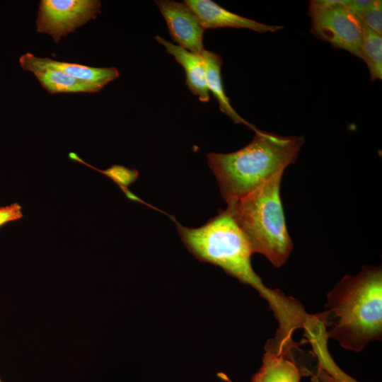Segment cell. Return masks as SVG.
Masks as SVG:
<instances>
[{"label": "cell", "mask_w": 382, "mask_h": 382, "mask_svg": "<svg viewBox=\"0 0 382 382\" xmlns=\"http://www.w3.org/2000/svg\"><path fill=\"white\" fill-rule=\"evenodd\" d=\"M219 212L199 228H187L176 222L183 243L199 260L220 267L241 283L255 289L268 302L279 323L274 337L292 340L297 329L306 326L311 315L296 299L264 284L252 267L253 253L244 233L226 210Z\"/></svg>", "instance_id": "cell-1"}, {"label": "cell", "mask_w": 382, "mask_h": 382, "mask_svg": "<svg viewBox=\"0 0 382 382\" xmlns=\"http://www.w3.org/2000/svg\"><path fill=\"white\" fill-rule=\"evenodd\" d=\"M325 318H331L328 338L345 349L361 352L382 335V270L364 266L357 276H345L328 293ZM327 323V322H326Z\"/></svg>", "instance_id": "cell-2"}, {"label": "cell", "mask_w": 382, "mask_h": 382, "mask_svg": "<svg viewBox=\"0 0 382 382\" xmlns=\"http://www.w3.org/2000/svg\"><path fill=\"white\" fill-rule=\"evenodd\" d=\"M303 137L280 136L260 129L252 141L229 154L210 153L208 164L227 203L249 195L295 163Z\"/></svg>", "instance_id": "cell-3"}, {"label": "cell", "mask_w": 382, "mask_h": 382, "mask_svg": "<svg viewBox=\"0 0 382 382\" xmlns=\"http://www.w3.org/2000/svg\"><path fill=\"white\" fill-rule=\"evenodd\" d=\"M283 173L245 197L227 203L226 209L244 233L253 253L265 255L275 267L286 262L293 248L279 194Z\"/></svg>", "instance_id": "cell-4"}, {"label": "cell", "mask_w": 382, "mask_h": 382, "mask_svg": "<svg viewBox=\"0 0 382 382\" xmlns=\"http://www.w3.org/2000/svg\"><path fill=\"white\" fill-rule=\"evenodd\" d=\"M308 16L311 32L316 37L361 58L363 25L342 0L311 1Z\"/></svg>", "instance_id": "cell-5"}, {"label": "cell", "mask_w": 382, "mask_h": 382, "mask_svg": "<svg viewBox=\"0 0 382 382\" xmlns=\"http://www.w3.org/2000/svg\"><path fill=\"white\" fill-rule=\"evenodd\" d=\"M98 0H41L35 21L37 32L50 35L55 42L100 13Z\"/></svg>", "instance_id": "cell-6"}, {"label": "cell", "mask_w": 382, "mask_h": 382, "mask_svg": "<svg viewBox=\"0 0 382 382\" xmlns=\"http://www.w3.org/2000/svg\"><path fill=\"white\" fill-rule=\"evenodd\" d=\"M173 40L190 52L200 54L204 50V28L195 13L183 2L156 1Z\"/></svg>", "instance_id": "cell-7"}, {"label": "cell", "mask_w": 382, "mask_h": 382, "mask_svg": "<svg viewBox=\"0 0 382 382\" xmlns=\"http://www.w3.org/2000/svg\"><path fill=\"white\" fill-rule=\"evenodd\" d=\"M23 70L32 72L41 86L50 93H74L99 92L103 88L98 86L75 79L59 69L42 63L40 57L26 52L19 58Z\"/></svg>", "instance_id": "cell-8"}, {"label": "cell", "mask_w": 382, "mask_h": 382, "mask_svg": "<svg viewBox=\"0 0 382 382\" xmlns=\"http://www.w3.org/2000/svg\"><path fill=\"white\" fill-rule=\"evenodd\" d=\"M184 3L195 13L204 29L234 28H246L260 33H274L281 25H266L234 13L211 0H185Z\"/></svg>", "instance_id": "cell-9"}, {"label": "cell", "mask_w": 382, "mask_h": 382, "mask_svg": "<svg viewBox=\"0 0 382 382\" xmlns=\"http://www.w3.org/2000/svg\"><path fill=\"white\" fill-rule=\"evenodd\" d=\"M295 345H280L268 340L259 371L252 382H300L301 372L291 351Z\"/></svg>", "instance_id": "cell-10"}, {"label": "cell", "mask_w": 382, "mask_h": 382, "mask_svg": "<svg viewBox=\"0 0 382 382\" xmlns=\"http://www.w3.org/2000/svg\"><path fill=\"white\" fill-rule=\"evenodd\" d=\"M155 40L163 45L166 52L183 67L189 91L197 96L201 102L209 101V91L207 86L204 65L201 55L173 44L159 35H156Z\"/></svg>", "instance_id": "cell-11"}, {"label": "cell", "mask_w": 382, "mask_h": 382, "mask_svg": "<svg viewBox=\"0 0 382 382\" xmlns=\"http://www.w3.org/2000/svg\"><path fill=\"white\" fill-rule=\"evenodd\" d=\"M200 55L204 65L207 88L217 100L220 110L231 119L233 122L243 124L254 132L256 131L257 128L244 120L233 109L224 91L221 71L222 57L215 52L206 50H203Z\"/></svg>", "instance_id": "cell-12"}, {"label": "cell", "mask_w": 382, "mask_h": 382, "mask_svg": "<svg viewBox=\"0 0 382 382\" xmlns=\"http://www.w3.org/2000/svg\"><path fill=\"white\" fill-rule=\"evenodd\" d=\"M45 64L59 69L79 80L103 88L110 81L119 77L118 70L111 67H93L77 63L60 62L48 57L40 58Z\"/></svg>", "instance_id": "cell-13"}, {"label": "cell", "mask_w": 382, "mask_h": 382, "mask_svg": "<svg viewBox=\"0 0 382 382\" xmlns=\"http://www.w3.org/2000/svg\"><path fill=\"white\" fill-rule=\"evenodd\" d=\"M361 59L366 62L372 81L382 79V36L363 25Z\"/></svg>", "instance_id": "cell-14"}, {"label": "cell", "mask_w": 382, "mask_h": 382, "mask_svg": "<svg viewBox=\"0 0 382 382\" xmlns=\"http://www.w3.org/2000/svg\"><path fill=\"white\" fill-rule=\"evenodd\" d=\"M69 158L88 166L112 180L125 192L128 187L134 183L139 176V172L136 169H130L120 165H114L110 168L101 170H98L83 161L78 154L74 152L69 154Z\"/></svg>", "instance_id": "cell-15"}, {"label": "cell", "mask_w": 382, "mask_h": 382, "mask_svg": "<svg viewBox=\"0 0 382 382\" xmlns=\"http://www.w3.org/2000/svg\"><path fill=\"white\" fill-rule=\"evenodd\" d=\"M357 16L364 26L382 35V1L381 0H371L370 3Z\"/></svg>", "instance_id": "cell-16"}, {"label": "cell", "mask_w": 382, "mask_h": 382, "mask_svg": "<svg viewBox=\"0 0 382 382\" xmlns=\"http://www.w3.org/2000/svg\"><path fill=\"white\" fill-rule=\"evenodd\" d=\"M23 216L22 207L18 203L0 207V226L5 224L21 219Z\"/></svg>", "instance_id": "cell-17"}, {"label": "cell", "mask_w": 382, "mask_h": 382, "mask_svg": "<svg viewBox=\"0 0 382 382\" xmlns=\"http://www.w3.org/2000/svg\"><path fill=\"white\" fill-rule=\"evenodd\" d=\"M0 382H1V379H0Z\"/></svg>", "instance_id": "cell-18"}]
</instances>
